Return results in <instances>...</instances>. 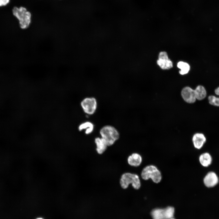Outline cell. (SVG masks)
Wrapping results in <instances>:
<instances>
[{"instance_id":"cell-1","label":"cell","mask_w":219,"mask_h":219,"mask_svg":"<svg viewBox=\"0 0 219 219\" xmlns=\"http://www.w3.org/2000/svg\"><path fill=\"white\" fill-rule=\"evenodd\" d=\"M141 177L144 180L151 179L155 184L161 182L162 179V173L155 165L151 164L145 166L141 173Z\"/></svg>"},{"instance_id":"cell-2","label":"cell","mask_w":219,"mask_h":219,"mask_svg":"<svg viewBox=\"0 0 219 219\" xmlns=\"http://www.w3.org/2000/svg\"><path fill=\"white\" fill-rule=\"evenodd\" d=\"M13 15L18 19L19 26L22 29H26L30 26L31 22V15L25 7H14L12 10Z\"/></svg>"},{"instance_id":"cell-3","label":"cell","mask_w":219,"mask_h":219,"mask_svg":"<svg viewBox=\"0 0 219 219\" xmlns=\"http://www.w3.org/2000/svg\"><path fill=\"white\" fill-rule=\"evenodd\" d=\"M100 134L108 146L112 145L119 137L118 131L114 127L110 125L103 127L100 130Z\"/></svg>"},{"instance_id":"cell-4","label":"cell","mask_w":219,"mask_h":219,"mask_svg":"<svg viewBox=\"0 0 219 219\" xmlns=\"http://www.w3.org/2000/svg\"><path fill=\"white\" fill-rule=\"evenodd\" d=\"M120 184L123 189H127L130 184L135 189H139L141 186V182L139 176L137 174L129 172L125 173L122 175Z\"/></svg>"},{"instance_id":"cell-5","label":"cell","mask_w":219,"mask_h":219,"mask_svg":"<svg viewBox=\"0 0 219 219\" xmlns=\"http://www.w3.org/2000/svg\"><path fill=\"white\" fill-rule=\"evenodd\" d=\"M174 209L168 207L165 209H155L151 212V215L153 219H170L173 217Z\"/></svg>"},{"instance_id":"cell-6","label":"cell","mask_w":219,"mask_h":219,"mask_svg":"<svg viewBox=\"0 0 219 219\" xmlns=\"http://www.w3.org/2000/svg\"><path fill=\"white\" fill-rule=\"evenodd\" d=\"M81 105L84 112L89 115L93 114L97 107V102L94 97H87L83 99Z\"/></svg>"},{"instance_id":"cell-7","label":"cell","mask_w":219,"mask_h":219,"mask_svg":"<svg viewBox=\"0 0 219 219\" xmlns=\"http://www.w3.org/2000/svg\"><path fill=\"white\" fill-rule=\"evenodd\" d=\"M157 62L159 66L164 70L169 69L173 67L172 62L169 58L167 53L165 51L159 53Z\"/></svg>"},{"instance_id":"cell-8","label":"cell","mask_w":219,"mask_h":219,"mask_svg":"<svg viewBox=\"0 0 219 219\" xmlns=\"http://www.w3.org/2000/svg\"><path fill=\"white\" fill-rule=\"evenodd\" d=\"M219 182L218 178L215 173L213 172H208L203 179V182L206 186L211 188L216 186Z\"/></svg>"},{"instance_id":"cell-9","label":"cell","mask_w":219,"mask_h":219,"mask_svg":"<svg viewBox=\"0 0 219 219\" xmlns=\"http://www.w3.org/2000/svg\"><path fill=\"white\" fill-rule=\"evenodd\" d=\"M181 94L183 99L187 103H194L196 99L194 90L190 87H186L183 88L182 90Z\"/></svg>"},{"instance_id":"cell-10","label":"cell","mask_w":219,"mask_h":219,"mask_svg":"<svg viewBox=\"0 0 219 219\" xmlns=\"http://www.w3.org/2000/svg\"><path fill=\"white\" fill-rule=\"evenodd\" d=\"M194 147L197 149H200L205 143L206 139L202 133H196L194 134L192 139Z\"/></svg>"},{"instance_id":"cell-11","label":"cell","mask_w":219,"mask_h":219,"mask_svg":"<svg viewBox=\"0 0 219 219\" xmlns=\"http://www.w3.org/2000/svg\"><path fill=\"white\" fill-rule=\"evenodd\" d=\"M142 161L141 156L138 153H133L127 159L128 164L131 166L137 167L140 166Z\"/></svg>"},{"instance_id":"cell-12","label":"cell","mask_w":219,"mask_h":219,"mask_svg":"<svg viewBox=\"0 0 219 219\" xmlns=\"http://www.w3.org/2000/svg\"><path fill=\"white\" fill-rule=\"evenodd\" d=\"M199 160L201 165L206 167L211 164L212 159V157L209 153L205 152L202 153L200 155Z\"/></svg>"},{"instance_id":"cell-13","label":"cell","mask_w":219,"mask_h":219,"mask_svg":"<svg viewBox=\"0 0 219 219\" xmlns=\"http://www.w3.org/2000/svg\"><path fill=\"white\" fill-rule=\"evenodd\" d=\"M96 144V150L99 154H103L106 150L108 146L105 141L102 137H97L95 139Z\"/></svg>"},{"instance_id":"cell-14","label":"cell","mask_w":219,"mask_h":219,"mask_svg":"<svg viewBox=\"0 0 219 219\" xmlns=\"http://www.w3.org/2000/svg\"><path fill=\"white\" fill-rule=\"evenodd\" d=\"M194 90L196 99L201 100L204 99L206 97L207 91L203 86L199 85Z\"/></svg>"},{"instance_id":"cell-15","label":"cell","mask_w":219,"mask_h":219,"mask_svg":"<svg viewBox=\"0 0 219 219\" xmlns=\"http://www.w3.org/2000/svg\"><path fill=\"white\" fill-rule=\"evenodd\" d=\"M214 92L219 97H217L214 95L209 96L208 98V100L210 104L219 107V86L215 89Z\"/></svg>"},{"instance_id":"cell-16","label":"cell","mask_w":219,"mask_h":219,"mask_svg":"<svg viewBox=\"0 0 219 219\" xmlns=\"http://www.w3.org/2000/svg\"><path fill=\"white\" fill-rule=\"evenodd\" d=\"M94 125L92 123L90 122H86L81 124L78 127V130L81 131L82 130L85 129V133L89 134L93 131Z\"/></svg>"},{"instance_id":"cell-17","label":"cell","mask_w":219,"mask_h":219,"mask_svg":"<svg viewBox=\"0 0 219 219\" xmlns=\"http://www.w3.org/2000/svg\"><path fill=\"white\" fill-rule=\"evenodd\" d=\"M177 66L181 69V70L179 71V73L181 75L187 74L189 72L190 68V66L188 64L182 61L178 62Z\"/></svg>"},{"instance_id":"cell-18","label":"cell","mask_w":219,"mask_h":219,"mask_svg":"<svg viewBox=\"0 0 219 219\" xmlns=\"http://www.w3.org/2000/svg\"><path fill=\"white\" fill-rule=\"evenodd\" d=\"M9 2V0H0V6L7 5Z\"/></svg>"},{"instance_id":"cell-19","label":"cell","mask_w":219,"mask_h":219,"mask_svg":"<svg viewBox=\"0 0 219 219\" xmlns=\"http://www.w3.org/2000/svg\"><path fill=\"white\" fill-rule=\"evenodd\" d=\"M43 219L42 218H37V219Z\"/></svg>"},{"instance_id":"cell-20","label":"cell","mask_w":219,"mask_h":219,"mask_svg":"<svg viewBox=\"0 0 219 219\" xmlns=\"http://www.w3.org/2000/svg\"><path fill=\"white\" fill-rule=\"evenodd\" d=\"M173 219V218H171V219Z\"/></svg>"}]
</instances>
